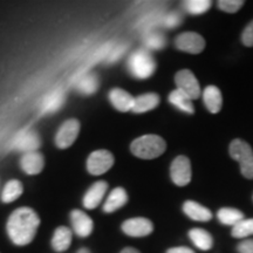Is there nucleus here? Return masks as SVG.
<instances>
[{"instance_id": "obj_21", "label": "nucleus", "mask_w": 253, "mask_h": 253, "mask_svg": "<svg viewBox=\"0 0 253 253\" xmlns=\"http://www.w3.org/2000/svg\"><path fill=\"white\" fill-rule=\"evenodd\" d=\"M72 231L66 226H60L55 230L52 238V248L55 252H65L72 244Z\"/></svg>"}, {"instance_id": "obj_23", "label": "nucleus", "mask_w": 253, "mask_h": 253, "mask_svg": "<svg viewBox=\"0 0 253 253\" xmlns=\"http://www.w3.org/2000/svg\"><path fill=\"white\" fill-rule=\"evenodd\" d=\"M99 78L94 73H86L82 74L79 80L75 81V88L79 93L84 95H91L99 88Z\"/></svg>"}, {"instance_id": "obj_3", "label": "nucleus", "mask_w": 253, "mask_h": 253, "mask_svg": "<svg viewBox=\"0 0 253 253\" xmlns=\"http://www.w3.org/2000/svg\"><path fill=\"white\" fill-rule=\"evenodd\" d=\"M128 71L135 79L145 80L156 71V61L148 49H138L129 56Z\"/></svg>"}, {"instance_id": "obj_27", "label": "nucleus", "mask_w": 253, "mask_h": 253, "mask_svg": "<svg viewBox=\"0 0 253 253\" xmlns=\"http://www.w3.org/2000/svg\"><path fill=\"white\" fill-rule=\"evenodd\" d=\"M231 235H232L233 238L237 239H244L253 236V218L239 221L237 225L232 227Z\"/></svg>"}, {"instance_id": "obj_11", "label": "nucleus", "mask_w": 253, "mask_h": 253, "mask_svg": "<svg viewBox=\"0 0 253 253\" xmlns=\"http://www.w3.org/2000/svg\"><path fill=\"white\" fill-rule=\"evenodd\" d=\"M121 229L126 236L141 238V237L149 236L154 231V225L147 218L137 217L123 221Z\"/></svg>"}, {"instance_id": "obj_5", "label": "nucleus", "mask_w": 253, "mask_h": 253, "mask_svg": "<svg viewBox=\"0 0 253 253\" xmlns=\"http://www.w3.org/2000/svg\"><path fill=\"white\" fill-rule=\"evenodd\" d=\"M114 164V156L108 150H96L89 155L87 160L88 172L94 176L106 173Z\"/></svg>"}, {"instance_id": "obj_33", "label": "nucleus", "mask_w": 253, "mask_h": 253, "mask_svg": "<svg viewBox=\"0 0 253 253\" xmlns=\"http://www.w3.org/2000/svg\"><path fill=\"white\" fill-rule=\"evenodd\" d=\"M237 251L238 253H253V238L242 240L237 245Z\"/></svg>"}, {"instance_id": "obj_34", "label": "nucleus", "mask_w": 253, "mask_h": 253, "mask_svg": "<svg viewBox=\"0 0 253 253\" xmlns=\"http://www.w3.org/2000/svg\"><path fill=\"white\" fill-rule=\"evenodd\" d=\"M126 48V46H119L118 48L114 49L113 52H110V54L108 56V62H115L116 60H118L120 56H121L123 53H125V50Z\"/></svg>"}, {"instance_id": "obj_18", "label": "nucleus", "mask_w": 253, "mask_h": 253, "mask_svg": "<svg viewBox=\"0 0 253 253\" xmlns=\"http://www.w3.org/2000/svg\"><path fill=\"white\" fill-rule=\"evenodd\" d=\"M128 202V194L123 188H115L112 190L103 204V211L106 213L115 212L116 210L125 207Z\"/></svg>"}, {"instance_id": "obj_37", "label": "nucleus", "mask_w": 253, "mask_h": 253, "mask_svg": "<svg viewBox=\"0 0 253 253\" xmlns=\"http://www.w3.org/2000/svg\"><path fill=\"white\" fill-rule=\"evenodd\" d=\"M77 253H90V251L88 249H86V248H82V249L79 250Z\"/></svg>"}, {"instance_id": "obj_17", "label": "nucleus", "mask_w": 253, "mask_h": 253, "mask_svg": "<svg viewBox=\"0 0 253 253\" xmlns=\"http://www.w3.org/2000/svg\"><path fill=\"white\" fill-rule=\"evenodd\" d=\"M183 211L190 219L196 221H209L212 219V212L208 208L194 201H186L183 204Z\"/></svg>"}, {"instance_id": "obj_15", "label": "nucleus", "mask_w": 253, "mask_h": 253, "mask_svg": "<svg viewBox=\"0 0 253 253\" xmlns=\"http://www.w3.org/2000/svg\"><path fill=\"white\" fill-rule=\"evenodd\" d=\"M65 91H63L61 88L52 90L43 97L40 106V113L46 115V114L58 112V110L63 106V103H65Z\"/></svg>"}, {"instance_id": "obj_24", "label": "nucleus", "mask_w": 253, "mask_h": 253, "mask_svg": "<svg viewBox=\"0 0 253 253\" xmlns=\"http://www.w3.org/2000/svg\"><path fill=\"white\" fill-rule=\"evenodd\" d=\"M169 102L171 103L173 107H176L177 109L182 110V112L188 113V114L195 113L192 100L190 99L188 95L183 93L182 90H179V89L172 90L169 95Z\"/></svg>"}, {"instance_id": "obj_8", "label": "nucleus", "mask_w": 253, "mask_h": 253, "mask_svg": "<svg viewBox=\"0 0 253 253\" xmlns=\"http://www.w3.org/2000/svg\"><path fill=\"white\" fill-rule=\"evenodd\" d=\"M175 46L182 52L199 54L205 48V40L195 32H184L175 39Z\"/></svg>"}, {"instance_id": "obj_13", "label": "nucleus", "mask_w": 253, "mask_h": 253, "mask_svg": "<svg viewBox=\"0 0 253 253\" xmlns=\"http://www.w3.org/2000/svg\"><path fill=\"white\" fill-rule=\"evenodd\" d=\"M107 190H108V184H107V182L99 181L94 183V184L88 189L86 195L84 196V199H82L84 207L88 209V210L96 209L100 205L101 202H102Z\"/></svg>"}, {"instance_id": "obj_31", "label": "nucleus", "mask_w": 253, "mask_h": 253, "mask_svg": "<svg viewBox=\"0 0 253 253\" xmlns=\"http://www.w3.org/2000/svg\"><path fill=\"white\" fill-rule=\"evenodd\" d=\"M182 23V15L178 12H170L163 19V25L168 28H175Z\"/></svg>"}, {"instance_id": "obj_22", "label": "nucleus", "mask_w": 253, "mask_h": 253, "mask_svg": "<svg viewBox=\"0 0 253 253\" xmlns=\"http://www.w3.org/2000/svg\"><path fill=\"white\" fill-rule=\"evenodd\" d=\"M189 238L192 244L202 251H209L213 246L212 236L204 229H191L189 231Z\"/></svg>"}, {"instance_id": "obj_25", "label": "nucleus", "mask_w": 253, "mask_h": 253, "mask_svg": "<svg viewBox=\"0 0 253 253\" xmlns=\"http://www.w3.org/2000/svg\"><path fill=\"white\" fill-rule=\"evenodd\" d=\"M217 218L221 224L232 226V227L237 225L239 221L245 219L244 213H243L242 211H239L238 209H233V208L220 209V210L217 212Z\"/></svg>"}, {"instance_id": "obj_36", "label": "nucleus", "mask_w": 253, "mask_h": 253, "mask_svg": "<svg viewBox=\"0 0 253 253\" xmlns=\"http://www.w3.org/2000/svg\"><path fill=\"white\" fill-rule=\"evenodd\" d=\"M120 253H141V252L134 248H126V249H123Z\"/></svg>"}, {"instance_id": "obj_4", "label": "nucleus", "mask_w": 253, "mask_h": 253, "mask_svg": "<svg viewBox=\"0 0 253 253\" xmlns=\"http://www.w3.org/2000/svg\"><path fill=\"white\" fill-rule=\"evenodd\" d=\"M230 156L240 166V171L248 179H253V150L245 141L233 140L230 144Z\"/></svg>"}, {"instance_id": "obj_12", "label": "nucleus", "mask_w": 253, "mask_h": 253, "mask_svg": "<svg viewBox=\"0 0 253 253\" xmlns=\"http://www.w3.org/2000/svg\"><path fill=\"white\" fill-rule=\"evenodd\" d=\"M73 231L81 238H87L91 235L94 229L93 219L81 210H74L71 213Z\"/></svg>"}, {"instance_id": "obj_20", "label": "nucleus", "mask_w": 253, "mask_h": 253, "mask_svg": "<svg viewBox=\"0 0 253 253\" xmlns=\"http://www.w3.org/2000/svg\"><path fill=\"white\" fill-rule=\"evenodd\" d=\"M158 104H160V96L157 94L147 93L140 95V96L135 97L132 112L136 114L147 113L156 108Z\"/></svg>"}, {"instance_id": "obj_26", "label": "nucleus", "mask_w": 253, "mask_h": 253, "mask_svg": "<svg viewBox=\"0 0 253 253\" xmlns=\"http://www.w3.org/2000/svg\"><path fill=\"white\" fill-rule=\"evenodd\" d=\"M23 184L19 181L12 179V181L7 182L1 192L2 203H12V202L17 201V199L23 195Z\"/></svg>"}, {"instance_id": "obj_28", "label": "nucleus", "mask_w": 253, "mask_h": 253, "mask_svg": "<svg viewBox=\"0 0 253 253\" xmlns=\"http://www.w3.org/2000/svg\"><path fill=\"white\" fill-rule=\"evenodd\" d=\"M184 8L188 13L192 15L203 14L211 7V1L209 0H188L184 1Z\"/></svg>"}, {"instance_id": "obj_10", "label": "nucleus", "mask_w": 253, "mask_h": 253, "mask_svg": "<svg viewBox=\"0 0 253 253\" xmlns=\"http://www.w3.org/2000/svg\"><path fill=\"white\" fill-rule=\"evenodd\" d=\"M80 132V122L78 120H67L55 135V144L60 149H66L74 143Z\"/></svg>"}, {"instance_id": "obj_16", "label": "nucleus", "mask_w": 253, "mask_h": 253, "mask_svg": "<svg viewBox=\"0 0 253 253\" xmlns=\"http://www.w3.org/2000/svg\"><path fill=\"white\" fill-rule=\"evenodd\" d=\"M20 167L27 175H38L42 171L43 167H45V161L40 153L33 151V153L24 154L20 160Z\"/></svg>"}, {"instance_id": "obj_6", "label": "nucleus", "mask_w": 253, "mask_h": 253, "mask_svg": "<svg viewBox=\"0 0 253 253\" xmlns=\"http://www.w3.org/2000/svg\"><path fill=\"white\" fill-rule=\"evenodd\" d=\"M40 144L41 141L37 131L31 130V129H23L14 135L13 140L11 142V148L27 154L37 151V149H39Z\"/></svg>"}, {"instance_id": "obj_35", "label": "nucleus", "mask_w": 253, "mask_h": 253, "mask_svg": "<svg viewBox=\"0 0 253 253\" xmlns=\"http://www.w3.org/2000/svg\"><path fill=\"white\" fill-rule=\"evenodd\" d=\"M167 253H196L194 250L185 246H178V248H171L167 251Z\"/></svg>"}, {"instance_id": "obj_32", "label": "nucleus", "mask_w": 253, "mask_h": 253, "mask_svg": "<svg viewBox=\"0 0 253 253\" xmlns=\"http://www.w3.org/2000/svg\"><path fill=\"white\" fill-rule=\"evenodd\" d=\"M242 41L246 47L253 46V21H251V23L245 27V30L243 31Z\"/></svg>"}, {"instance_id": "obj_19", "label": "nucleus", "mask_w": 253, "mask_h": 253, "mask_svg": "<svg viewBox=\"0 0 253 253\" xmlns=\"http://www.w3.org/2000/svg\"><path fill=\"white\" fill-rule=\"evenodd\" d=\"M203 101L209 112L217 114L223 104L220 90L216 86H208L203 91Z\"/></svg>"}, {"instance_id": "obj_7", "label": "nucleus", "mask_w": 253, "mask_h": 253, "mask_svg": "<svg viewBox=\"0 0 253 253\" xmlns=\"http://www.w3.org/2000/svg\"><path fill=\"white\" fill-rule=\"evenodd\" d=\"M175 82L177 89L182 90L183 93L188 95L191 100H196L201 96V86L198 80L196 79L194 73L189 69H182L176 74Z\"/></svg>"}, {"instance_id": "obj_1", "label": "nucleus", "mask_w": 253, "mask_h": 253, "mask_svg": "<svg viewBox=\"0 0 253 253\" xmlns=\"http://www.w3.org/2000/svg\"><path fill=\"white\" fill-rule=\"evenodd\" d=\"M40 218L31 208H19L12 212L7 220V235L12 243L18 246L30 244L37 235Z\"/></svg>"}, {"instance_id": "obj_9", "label": "nucleus", "mask_w": 253, "mask_h": 253, "mask_svg": "<svg viewBox=\"0 0 253 253\" xmlns=\"http://www.w3.org/2000/svg\"><path fill=\"white\" fill-rule=\"evenodd\" d=\"M170 176L176 185H188L192 176L191 163H190L189 158L185 156L176 157L170 167Z\"/></svg>"}, {"instance_id": "obj_14", "label": "nucleus", "mask_w": 253, "mask_h": 253, "mask_svg": "<svg viewBox=\"0 0 253 253\" xmlns=\"http://www.w3.org/2000/svg\"><path fill=\"white\" fill-rule=\"evenodd\" d=\"M109 101L116 110L126 113L129 112V110H132L135 97L131 96V95L125 89H121V88H114V89L110 90L109 93Z\"/></svg>"}, {"instance_id": "obj_30", "label": "nucleus", "mask_w": 253, "mask_h": 253, "mask_svg": "<svg viewBox=\"0 0 253 253\" xmlns=\"http://www.w3.org/2000/svg\"><path fill=\"white\" fill-rule=\"evenodd\" d=\"M243 5H244V1L242 0H220L218 1V7L226 13H236L242 8Z\"/></svg>"}, {"instance_id": "obj_29", "label": "nucleus", "mask_w": 253, "mask_h": 253, "mask_svg": "<svg viewBox=\"0 0 253 253\" xmlns=\"http://www.w3.org/2000/svg\"><path fill=\"white\" fill-rule=\"evenodd\" d=\"M166 37H164L162 33H160V32H150V33H148L147 36L144 37V46L147 47L148 49H162L163 47L166 46Z\"/></svg>"}, {"instance_id": "obj_2", "label": "nucleus", "mask_w": 253, "mask_h": 253, "mask_svg": "<svg viewBox=\"0 0 253 253\" xmlns=\"http://www.w3.org/2000/svg\"><path fill=\"white\" fill-rule=\"evenodd\" d=\"M167 149L166 141L158 135H143L136 138L130 145L131 153L143 160L160 157Z\"/></svg>"}]
</instances>
